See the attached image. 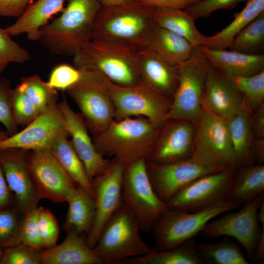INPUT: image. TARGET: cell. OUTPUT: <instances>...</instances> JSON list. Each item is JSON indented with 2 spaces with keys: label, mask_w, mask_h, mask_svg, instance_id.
I'll use <instances>...</instances> for the list:
<instances>
[{
  "label": "cell",
  "mask_w": 264,
  "mask_h": 264,
  "mask_svg": "<svg viewBox=\"0 0 264 264\" xmlns=\"http://www.w3.org/2000/svg\"><path fill=\"white\" fill-rule=\"evenodd\" d=\"M154 12V7L137 1L101 5L93 22L91 40L117 42L137 50L145 47L155 26Z\"/></svg>",
  "instance_id": "cell-1"
},
{
  "label": "cell",
  "mask_w": 264,
  "mask_h": 264,
  "mask_svg": "<svg viewBox=\"0 0 264 264\" xmlns=\"http://www.w3.org/2000/svg\"><path fill=\"white\" fill-rule=\"evenodd\" d=\"M62 14L40 30L39 42L51 53L74 56L91 39L99 0H67Z\"/></svg>",
  "instance_id": "cell-2"
},
{
  "label": "cell",
  "mask_w": 264,
  "mask_h": 264,
  "mask_svg": "<svg viewBox=\"0 0 264 264\" xmlns=\"http://www.w3.org/2000/svg\"><path fill=\"white\" fill-rule=\"evenodd\" d=\"M159 129L142 116L114 119L103 131L93 135L92 140L103 156L126 165L147 157Z\"/></svg>",
  "instance_id": "cell-3"
},
{
  "label": "cell",
  "mask_w": 264,
  "mask_h": 264,
  "mask_svg": "<svg viewBox=\"0 0 264 264\" xmlns=\"http://www.w3.org/2000/svg\"><path fill=\"white\" fill-rule=\"evenodd\" d=\"M137 51L117 42L90 40L73 56V64L78 69L97 70L116 85L132 87L141 83Z\"/></svg>",
  "instance_id": "cell-4"
},
{
  "label": "cell",
  "mask_w": 264,
  "mask_h": 264,
  "mask_svg": "<svg viewBox=\"0 0 264 264\" xmlns=\"http://www.w3.org/2000/svg\"><path fill=\"white\" fill-rule=\"evenodd\" d=\"M140 230L134 213L122 201L93 250L104 264H121L128 259L145 255L151 248L140 236Z\"/></svg>",
  "instance_id": "cell-5"
},
{
  "label": "cell",
  "mask_w": 264,
  "mask_h": 264,
  "mask_svg": "<svg viewBox=\"0 0 264 264\" xmlns=\"http://www.w3.org/2000/svg\"><path fill=\"white\" fill-rule=\"evenodd\" d=\"M177 66L178 84L166 120L180 119L197 123L203 111L201 99L211 65L200 46H195L189 58Z\"/></svg>",
  "instance_id": "cell-6"
},
{
  "label": "cell",
  "mask_w": 264,
  "mask_h": 264,
  "mask_svg": "<svg viewBox=\"0 0 264 264\" xmlns=\"http://www.w3.org/2000/svg\"><path fill=\"white\" fill-rule=\"evenodd\" d=\"M241 206L224 199L198 211L168 209L152 230L154 247L159 250L176 247L194 239L216 217Z\"/></svg>",
  "instance_id": "cell-7"
},
{
  "label": "cell",
  "mask_w": 264,
  "mask_h": 264,
  "mask_svg": "<svg viewBox=\"0 0 264 264\" xmlns=\"http://www.w3.org/2000/svg\"><path fill=\"white\" fill-rule=\"evenodd\" d=\"M79 80L66 92L78 107L92 136L103 131L115 119L109 80L97 70L79 69Z\"/></svg>",
  "instance_id": "cell-8"
},
{
  "label": "cell",
  "mask_w": 264,
  "mask_h": 264,
  "mask_svg": "<svg viewBox=\"0 0 264 264\" xmlns=\"http://www.w3.org/2000/svg\"><path fill=\"white\" fill-rule=\"evenodd\" d=\"M122 201L136 217L140 229L152 231L168 209L154 191L146 168L145 158L125 165L121 187Z\"/></svg>",
  "instance_id": "cell-9"
},
{
  "label": "cell",
  "mask_w": 264,
  "mask_h": 264,
  "mask_svg": "<svg viewBox=\"0 0 264 264\" xmlns=\"http://www.w3.org/2000/svg\"><path fill=\"white\" fill-rule=\"evenodd\" d=\"M108 85L115 109L114 119L142 116L158 128L166 121L172 98L142 82L132 87H122L109 80Z\"/></svg>",
  "instance_id": "cell-10"
},
{
  "label": "cell",
  "mask_w": 264,
  "mask_h": 264,
  "mask_svg": "<svg viewBox=\"0 0 264 264\" xmlns=\"http://www.w3.org/2000/svg\"><path fill=\"white\" fill-rule=\"evenodd\" d=\"M197 124L192 156L220 171L238 167L226 119L203 110Z\"/></svg>",
  "instance_id": "cell-11"
},
{
  "label": "cell",
  "mask_w": 264,
  "mask_h": 264,
  "mask_svg": "<svg viewBox=\"0 0 264 264\" xmlns=\"http://www.w3.org/2000/svg\"><path fill=\"white\" fill-rule=\"evenodd\" d=\"M264 199V193L243 205L238 211L226 212L210 221L201 232L208 238L227 236L236 239L245 249L248 259L253 260L264 224L260 223L258 213Z\"/></svg>",
  "instance_id": "cell-12"
},
{
  "label": "cell",
  "mask_w": 264,
  "mask_h": 264,
  "mask_svg": "<svg viewBox=\"0 0 264 264\" xmlns=\"http://www.w3.org/2000/svg\"><path fill=\"white\" fill-rule=\"evenodd\" d=\"M28 167L40 199L66 202L77 184L69 177L49 148L29 151Z\"/></svg>",
  "instance_id": "cell-13"
},
{
  "label": "cell",
  "mask_w": 264,
  "mask_h": 264,
  "mask_svg": "<svg viewBox=\"0 0 264 264\" xmlns=\"http://www.w3.org/2000/svg\"><path fill=\"white\" fill-rule=\"evenodd\" d=\"M146 168L154 191L166 203L179 191L197 178L220 171L193 156L165 164L146 161Z\"/></svg>",
  "instance_id": "cell-14"
},
{
  "label": "cell",
  "mask_w": 264,
  "mask_h": 264,
  "mask_svg": "<svg viewBox=\"0 0 264 264\" xmlns=\"http://www.w3.org/2000/svg\"><path fill=\"white\" fill-rule=\"evenodd\" d=\"M125 164L112 158L108 168L91 181L94 193L95 216L86 237L88 245H96L103 228L122 202L121 187Z\"/></svg>",
  "instance_id": "cell-15"
},
{
  "label": "cell",
  "mask_w": 264,
  "mask_h": 264,
  "mask_svg": "<svg viewBox=\"0 0 264 264\" xmlns=\"http://www.w3.org/2000/svg\"><path fill=\"white\" fill-rule=\"evenodd\" d=\"M237 168L210 173L197 178L167 203L168 209L198 211L226 199Z\"/></svg>",
  "instance_id": "cell-16"
},
{
  "label": "cell",
  "mask_w": 264,
  "mask_h": 264,
  "mask_svg": "<svg viewBox=\"0 0 264 264\" xmlns=\"http://www.w3.org/2000/svg\"><path fill=\"white\" fill-rule=\"evenodd\" d=\"M68 136L63 113L57 102L51 104L20 132L0 141V149L33 151L49 148L58 136Z\"/></svg>",
  "instance_id": "cell-17"
},
{
  "label": "cell",
  "mask_w": 264,
  "mask_h": 264,
  "mask_svg": "<svg viewBox=\"0 0 264 264\" xmlns=\"http://www.w3.org/2000/svg\"><path fill=\"white\" fill-rule=\"evenodd\" d=\"M28 151L0 149V163L14 196V205L25 215L37 207L41 200L28 167Z\"/></svg>",
  "instance_id": "cell-18"
},
{
  "label": "cell",
  "mask_w": 264,
  "mask_h": 264,
  "mask_svg": "<svg viewBox=\"0 0 264 264\" xmlns=\"http://www.w3.org/2000/svg\"><path fill=\"white\" fill-rule=\"evenodd\" d=\"M159 129L157 137L146 158L148 162L165 164L182 160L192 155L196 130L192 122L170 119Z\"/></svg>",
  "instance_id": "cell-19"
},
{
  "label": "cell",
  "mask_w": 264,
  "mask_h": 264,
  "mask_svg": "<svg viewBox=\"0 0 264 264\" xmlns=\"http://www.w3.org/2000/svg\"><path fill=\"white\" fill-rule=\"evenodd\" d=\"M58 105L64 116L68 136L71 138V143L91 182L108 168L111 160L105 158L97 150L81 114L74 111L65 99Z\"/></svg>",
  "instance_id": "cell-20"
},
{
  "label": "cell",
  "mask_w": 264,
  "mask_h": 264,
  "mask_svg": "<svg viewBox=\"0 0 264 264\" xmlns=\"http://www.w3.org/2000/svg\"><path fill=\"white\" fill-rule=\"evenodd\" d=\"M203 110L225 119L245 107L244 97L230 75L211 66L203 91Z\"/></svg>",
  "instance_id": "cell-21"
},
{
  "label": "cell",
  "mask_w": 264,
  "mask_h": 264,
  "mask_svg": "<svg viewBox=\"0 0 264 264\" xmlns=\"http://www.w3.org/2000/svg\"><path fill=\"white\" fill-rule=\"evenodd\" d=\"M137 67L142 83L173 98L178 84L177 66L169 64L145 47L138 50Z\"/></svg>",
  "instance_id": "cell-22"
},
{
  "label": "cell",
  "mask_w": 264,
  "mask_h": 264,
  "mask_svg": "<svg viewBox=\"0 0 264 264\" xmlns=\"http://www.w3.org/2000/svg\"><path fill=\"white\" fill-rule=\"evenodd\" d=\"M86 239L67 232L61 243L40 252L41 264H104Z\"/></svg>",
  "instance_id": "cell-23"
},
{
  "label": "cell",
  "mask_w": 264,
  "mask_h": 264,
  "mask_svg": "<svg viewBox=\"0 0 264 264\" xmlns=\"http://www.w3.org/2000/svg\"><path fill=\"white\" fill-rule=\"evenodd\" d=\"M65 0H37L32 2L12 24L5 29L12 36L25 34L31 41H39L40 30L64 9Z\"/></svg>",
  "instance_id": "cell-24"
},
{
  "label": "cell",
  "mask_w": 264,
  "mask_h": 264,
  "mask_svg": "<svg viewBox=\"0 0 264 264\" xmlns=\"http://www.w3.org/2000/svg\"><path fill=\"white\" fill-rule=\"evenodd\" d=\"M200 49L212 66L231 76L252 75L264 70V55H251L231 50Z\"/></svg>",
  "instance_id": "cell-25"
},
{
  "label": "cell",
  "mask_w": 264,
  "mask_h": 264,
  "mask_svg": "<svg viewBox=\"0 0 264 264\" xmlns=\"http://www.w3.org/2000/svg\"><path fill=\"white\" fill-rule=\"evenodd\" d=\"M239 167L240 169L238 171L236 169L226 199L242 206L264 193V166L258 163Z\"/></svg>",
  "instance_id": "cell-26"
},
{
  "label": "cell",
  "mask_w": 264,
  "mask_h": 264,
  "mask_svg": "<svg viewBox=\"0 0 264 264\" xmlns=\"http://www.w3.org/2000/svg\"><path fill=\"white\" fill-rule=\"evenodd\" d=\"M68 210L63 224L64 230L86 238L90 232L95 216L94 197L82 187L76 189L67 201Z\"/></svg>",
  "instance_id": "cell-27"
},
{
  "label": "cell",
  "mask_w": 264,
  "mask_h": 264,
  "mask_svg": "<svg viewBox=\"0 0 264 264\" xmlns=\"http://www.w3.org/2000/svg\"><path fill=\"white\" fill-rule=\"evenodd\" d=\"M194 46L184 38L155 26L149 34L146 47L169 64L177 66L189 58Z\"/></svg>",
  "instance_id": "cell-28"
},
{
  "label": "cell",
  "mask_w": 264,
  "mask_h": 264,
  "mask_svg": "<svg viewBox=\"0 0 264 264\" xmlns=\"http://www.w3.org/2000/svg\"><path fill=\"white\" fill-rule=\"evenodd\" d=\"M195 21L184 9L154 7L155 26L169 30L184 38L194 46H202L206 36L198 30Z\"/></svg>",
  "instance_id": "cell-29"
},
{
  "label": "cell",
  "mask_w": 264,
  "mask_h": 264,
  "mask_svg": "<svg viewBox=\"0 0 264 264\" xmlns=\"http://www.w3.org/2000/svg\"><path fill=\"white\" fill-rule=\"evenodd\" d=\"M264 11V0H247L245 7L233 14L232 22L220 31L206 36L203 46L214 49L230 48L235 37Z\"/></svg>",
  "instance_id": "cell-30"
},
{
  "label": "cell",
  "mask_w": 264,
  "mask_h": 264,
  "mask_svg": "<svg viewBox=\"0 0 264 264\" xmlns=\"http://www.w3.org/2000/svg\"><path fill=\"white\" fill-rule=\"evenodd\" d=\"M238 166L249 165L255 160L252 148V128L246 107L226 119Z\"/></svg>",
  "instance_id": "cell-31"
},
{
  "label": "cell",
  "mask_w": 264,
  "mask_h": 264,
  "mask_svg": "<svg viewBox=\"0 0 264 264\" xmlns=\"http://www.w3.org/2000/svg\"><path fill=\"white\" fill-rule=\"evenodd\" d=\"M68 136L60 135L51 143L49 149L69 177L88 191L94 198V193L84 166Z\"/></svg>",
  "instance_id": "cell-32"
},
{
  "label": "cell",
  "mask_w": 264,
  "mask_h": 264,
  "mask_svg": "<svg viewBox=\"0 0 264 264\" xmlns=\"http://www.w3.org/2000/svg\"><path fill=\"white\" fill-rule=\"evenodd\" d=\"M195 240L174 248L159 250L154 247L145 255L128 259L123 264H204L195 248Z\"/></svg>",
  "instance_id": "cell-33"
},
{
  "label": "cell",
  "mask_w": 264,
  "mask_h": 264,
  "mask_svg": "<svg viewBox=\"0 0 264 264\" xmlns=\"http://www.w3.org/2000/svg\"><path fill=\"white\" fill-rule=\"evenodd\" d=\"M204 264H248L241 249L231 238L225 236L217 243H195Z\"/></svg>",
  "instance_id": "cell-34"
},
{
  "label": "cell",
  "mask_w": 264,
  "mask_h": 264,
  "mask_svg": "<svg viewBox=\"0 0 264 264\" xmlns=\"http://www.w3.org/2000/svg\"><path fill=\"white\" fill-rule=\"evenodd\" d=\"M230 49L248 54H264V11L235 37Z\"/></svg>",
  "instance_id": "cell-35"
},
{
  "label": "cell",
  "mask_w": 264,
  "mask_h": 264,
  "mask_svg": "<svg viewBox=\"0 0 264 264\" xmlns=\"http://www.w3.org/2000/svg\"><path fill=\"white\" fill-rule=\"evenodd\" d=\"M16 87L33 102L41 112L51 104L57 102V90L39 75L22 77Z\"/></svg>",
  "instance_id": "cell-36"
},
{
  "label": "cell",
  "mask_w": 264,
  "mask_h": 264,
  "mask_svg": "<svg viewBox=\"0 0 264 264\" xmlns=\"http://www.w3.org/2000/svg\"><path fill=\"white\" fill-rule=\"evenodd\" d=\"M230 76L250 110L255 111L264 105V70L250 76Z\"/></svg>",
  "instance_id": "cell-37"
},
{
  "label": "cell",
  "mask_w": 264,
  "mask_h": 264,
  "mask_svg": "<svg viewBox=\"0 0 264 264\" xmlns=\"http://www.w3.org/2000/svg\"><path fill=\"white\" fill-rule=\"evenodd\" d=\"M24 214L15 205L0 210V247L5 248L21 243L20 231Z\"/></svg>",
  "instance_id": "cell-38"
},
{
  "label": "cell",
  "mask_w": 264,
  "mask_h": 264,
  "mask_svg": "<svg viewBox=\"0 0 264 264\" xmlns=\"http://www.w3.org/2000/svg\"><path fill=\"white\" fill-rule=\"evenodd\" d=\"M11 37L5 28L0 27V75L9 64H22L31 58L29 52Z\"/></svg>",
  "instance_id": "cell-39"
},
{
  "label": "cell",
  "mask_w": 264,
  "mask_h": 264,
  "mask_svg": "<svg viewBox=\"0 0 264 264\" xmlns=\"http://www.w3.org/2000/svg\"><path fill=\"white\" fill-rule=\"evenodd\" d=\"M41 113L33 102L16 87L13 88L12 113L17 125H27Z\"/></svg>",
  "instance_id": "cell-40"
},
{
  "label": "cell",
  "mask_w": 264,
  "mask_h": 264,
  "mask_svg": "<svg viewBox=\"0 0 264 264\" xmlns=\"http://www.w3.org/2000/svg\"><path fill=\"white\" fill-rule=\"evenodd\" d=\"M13 88L10 81L4 77L0 78V123L11 135L17 132L18 125L15 122L12 113Z\"/></svg>",
  "instance_id": "cell-41"
},
{
  "label": "cell",
  "mask_w": 264,
  "mask_h": 264,
  "mask_svg": "<svg viewBox=\"0 0 264 264\" xmlns=\"http://www.w3.org/2000/svg\"><path fill=\"white\" fill-rule=\"evenodd\" d=\"M38 225L43 249L56 245L59 234V226L51 211L39 207Z\"/></svg>",
  "instance_id": "cell-42"
},
{
  "label": "cell",
  "mask_w": 264,
  "mask_h": 264,
  "mask_svg": "<svg viewBox=\"0 0 264 264\" xmlns=\"http://www.w3.org/2000/svg\"><path fill=\"white\" fill-rule=\"evenodd\" d=\"M39 211L38 206L24 215L20 227V237L21 243L40 252L43 248L38 225Z\"/></svg>",
  "instance_id": "cell-43"
},
{
  "label": "cell",
  "mask_w": 264,
  "mask_h": 264,
  "mask_svg": "<svg viewBox=\"0 0 264 264\" xmlns=\"http://www.w3.org/2000/svg\"><path fill=\"white\" fill-rule=\"evenodd\" d=\"M0 264H41L40 252L20 243L3 249Z\"/></svg>",
  "instance_id": "cell-44"
},
{
  "label": "cell",
  "mask_w": 264,
  "mask_h": 264,
  "mask_svg": "<svg viewBox=\"0 0 264 264\" xmlns=\"http://www.w3.org/2000/svg\"><path fill=\"white\" fill-rule=\"evenodd\" d=\"M80 76V69L67 64H61L52 69L47 83L56 90H66L76 83Z\"/></svg>",
  "instance_id": "cell-45"
},
{
  "label": "cell",
  "mask_w": 264,
  "mask_h": 264,
  "mask_svg": "<svg viewBox=\"0 0 264 264\" xmlns=\"http://www.w3.org/2000/svg\"><path fill=\"white\" fill-rule=\"evenodd\" d=\"M247 0H201L191 5L185 11L195 20L201 18H207L218 10H232L239 3Z\"/></svg>",
  "instance_id": "cell-46"
},
{
  "label": "cell",
  "mask_w": 264,
  "mask_h": 264,
  "mask_svg": "<svg viewBox=\"0 0 264 264\" xmlns=\"http://www.w3.org/2000/svg\"><path fill=\"white\" fill-rule=\"evenodd\" d=\"M33 0H0V16L19 18Z\"/></svg>",
  "instance_id": "cell-47"
},
{
  "label": "cell",
  "mask_w": 264,
  "mask_h": 264,
  "mask_svg": "<svg viewBox=\"0 0 264 264\" xmlns=\"http://www.w3.org/2000/svg\"><path fill=\"white\" fill-rule=\"evenodd\" d=\"M201 0H137L145 5L153 7H172L185 9Z\"/></svg>",
  "instance_id": "cell-48"
},
{
  "label": "cell",
  "mask_w": 264,
  "mask_h": 264,
  "mask_svg": "<svg viewBox=\"0 0 264 264\" xmlns=\"http://www.w3.org/2000/svg\"><path fill=\"white\" fill-rule=\"evenodd\" d=\"M13 204L14 196L6 182L0 163V210Z\"/></svg>",
  "instance_id": "cell-49"
},
{
  "label": "cell",
  "mask_w": 264,
  "mask_h": 264,
  "mask_svg": "<svg viewBox=\"0 0 264 264\" xmlns=\"http://www.w3.org/2000/svg\"><path fill=\"white\" fill-rule=\"evenodd\" d=\"M253 123V129L256 135L260 138L264 136V106L260 107L255 110Z\"/></svg>",
  "instance_id": "cell-50"
},
{
  "label": "cell",
  "mask_w": 264,
  "mask_h": 264,
  "mask_svg": "<svg viewBox=\"0 0 264 264\" xmlns=\"http://www.w3.org/2000/svg\"><path fill=\"white\" fill-rule=\"evenodd\" d=\"M255 160L262 164L264 160V139L261 138L257 141L253 151Z\"/></svg>",
  "instance_id": "cell-51"
},
{
  "label": "cell",
  "mask_w": 264,
  "mask_h": 264,
  "mask_svg": "<svg viewBox=\"0 0 264 264\" xmlns=\"http://www.w3.org/2000/svg\"><path fill=\"white\" fill-rule=\"evenodd\" d=\"M103 6H110L127 2V0H99Z\"/></svg>",
  "instance_id": "cell-52"
},
{
  "label": "cell",
  "mask_w": 264,
  "mask_h": 264,
  "mask_svg": "<svg viewBox=\"0 0 264 264\" xmlns=\"http://www.w3.org/2000/svg\"><path fill=\"white\" fill-rule=\"evenodd\" d=\"M9 133L6 131L0 130V141L4 140L9 136Z\"/></svg>",
  "instance_id": "cell-53"
},
{
  "label": "cell",
  "mask_w": 264,
  "mask_h": 264,
  "mask_svg": "<svg viewBox=\"0 0 264 264\" xmlns=\"http://www.w3.org/2000/svg\"><path fill=\"white\" fill-rule=\"evenodd\" d=\"M2 253H3V248L0 247V262H1V257L2 255Z\"/></svg>",
  "instance_id": "cell-54"
},
{
  "label": "cell",
  "mask_w": 264,
  "mask_h": 264,
  "mask_svg": "<svg viewBox=\"0 0 264 264\" xmlns=\"http://www.w3.org/2000/svg\"><path fill=\"white\" fill-rule=\"evenodd\" d=\"M127 2H134L136 1L137 0H127Z\"/></svg>",
  "instance_id": "cell-55"
}]
</instances>
